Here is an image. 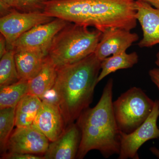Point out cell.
I'll return each mask as SVG.
<instances>
[{
  "label": "cell",
  "instance_id": "cell-26",
  "mask_svg": "<svg viewBox=\"0 0 159 159\" xmlns=\"http://www.w3.org/2000/svg\"><path fill=\"white\" fill-rule=\"evenodd\" d=\"M7 43L6 39L1 34L0 37V58L6 54L7 51Z\"/></svg>",
  "mask_w": 159,
  "mask_h": 159
},
{
  "label": "cell",
  "instance_id": "cell-5",
  "mask_svg": "<svg viewBox=\"0 0 159 159\" xmlns=\"http://www.w3.org/2000/svg\"><path fill=\"white\" fill-rule=\"evenodd\" d=\"M155 101L140 88L133 87L113 102L114 115L122 132H132L147 119L153 109Z\"/></svg>",
  "mask_w": 159,
  "mask_h": 159
},
{
  "label": "cell",
  "instance_id": "cell-11",
  "mask_svg": "<svg viewBox=\"0 0 159 159\" xmlns=\"http://www.w3.org/2000/svg\"><path fill=\"white\" fill-rule=\"evenodd\" d=\"M135 4L136 17L143 32L138 45L144 48L159 44V9L144 0H136Z\"/></svg>",
  "mask_w": 159,
  "mask_h": 159
},
{
  "label": "cell",
  "instance_id": "cell-29",
  "mask_svg": "<svg viewBox=\"0 0 159 159\" xmlns=\"http://www.w3.org/2000/svg\"><path fill=\"white\" fill-rule=\"evenodd\" d=\"M156 57L157 59L155 61V63L158 66H159V51L157 54Z\"/></svg>",
  "mask_w": 159,
  "mask_h": 159
},
{
  "label": "cell",
  "instance_id": "cell-8",
  "mask_svg": "<svg viewBox=\"0 0 159 159\" xmlns=\"http://www.w3.org/2000/svg\"><path fill=\"white\" fill-rule=\"evenodd\" d=\"M49 142L47 137L33 124L16 127L11 134L3 153H27L43 156L48 148Z\"/></svg>",
  "mask_w": 159,
  "mask_h": 159
},
{
  "label": "cell",
  "instance_id": "cell-10",
  "mask_svg": "<svg viewBox=\"0 0 159 159\" xmlns=\"http://www.w3.org/2000/svg\"><path fill=\"white\" fill-rule=\"evenodd\" d=\"M139 39L137 33L117 28H109L102 31L101 38L94 54L102 61L106 57L126 52Z\"/></svg>",
  "mask_w": 159,
  "mask_h": 159
},
{
  "label": "cell",
  "instance_id": "cell-17",
  "mask_svg": "<svg viewBox=\"0 0 159 159\" xmlns=\"http://www.w3.org/2000/svg\"><path fill=\"white\" fill-rule=\"evenodd\" d=\"M139 61V55L136 52H122L106 57L101 61V70L98 78L100 82L103 78L118 70L133 67Z\"/></svg>",
  "mask_w": 159,
  "mask_h": 159
},
{
  "label": "cell",
  "instance_id": "cell-24",
  "mask_svg": "<svg viewBox=\"0 0 159 159\" xmlns=\"http://www.w3.org/2000/svg\"><path fill=\"white\" fill-rule=\"evenodd\" d=\"M41 99L42 101L53 103L59 106V99L54 87L47 91Z\"/></svg>",
  "mask_w": 159,
  "mask_h": 159
},
{
  "label": "cell",
  "instance_id": "cell-3",
  "mask_svg": "<svg viewBox=\"0 0 159 159\" xmlns=\"http://www.w3.org/2000/svg\"><path fill=\"white\" fill-rule=\"evenodd\" d=\"M113 89V80L110 78L97 105L86 109L77 119L81 139L77 159H83L92 150L99 151L105 158L119 154L121 131L114 115Z\"/></svg>",
  "mask_w": 159,
  "mask_h": 159
},
{
  "label": "cell",
  "instance_id": "cell-13",
  "mask_svg": "<svg viewBox=\"0 0 159 159\" xmlns=\"http://www.w3.org/2000/svg\"><path fill=\"white\" fill-rule=\"evenodd\" d=\"M33 125L51 142L58 139L67 127L59 106L44 101H42Z\"/></svg>",
  "mask_w": 159,
  "mask_h": 159
},
{
  "label": "cell",
  "instance_id": "cell-16",
  "mask_svg": "<svg viewBox=\"0 0 159 159\" xmlns=\"http://www.w3.org/2000/svg\"><path fill=\"white\" fill-rule=\"evenodd\" d=\"M42 103V101L38 97L26 94L16 107V126L20 127L32 125Z\"/></svg>",
  "mask_w": 159,
  "mask_h": 159
},
{
  "label": "cell",
  "instance_id": "cell-25",
  "mask_svg": "<svg viewBox=\"0 0 159 159\" xmlns=\"http://www.w3.org/2000/svg\"><path fill=\"white\" fill-rule=\"evenodd\" d=\"M148 74L151 80L154 84H155L159 90V68H155L151 69L148 72Z\"/></svg>",
  "mask_w": 159,
  "mask_h": 159
},
{
  "label": "cell",
  "instance_id": "cell-19",
  "mask_svg": "<svg viewBox=\"0 0 159 159\" xmlns=\"http://www.w3.org/2000/svg\"><path fill=\"white\" fill-rule=\"evenodd\" d=\"M13 49L7 50L0 60V87L17 82L20 80L15 60Z\"/></svg>",
  "mask_w": 159,
  "mask_h": 159
},
{
  "label": "cell",
  "instance_id": "cell-15",
  "mask_svg": "<svg viewBox=\"0 0 159 159\" xmlns=\"http://www.w3.org/2000/svg\"><path fill=\"white\" fill-rule=\"evenodd\" d=\"M57 74V67L47 55L38 74L29 80V93L41 99L44 94L54 86Z\"/></svg>",
  "mask_w": 159,
  "mask_h": 159
},
{
  "label": "cell",
  "instance_id": "cell-23",
  "mask_svg": "<svg viewBox=\"0 0 159 159\" xmlns=\"http://www.w3.org/2000/svg\"><path fill=\"white\" fill-rule=\"evenodd\" d=\"M16 6V0H0V11L1 16L9 14Z\"/></svg>",
  "mask_w": 159,
  "mask_h": 159
},
{
  "label": "cell",
  "instance_id": "cell-2",
  "mask_svg": "<svg viewBox=\"0 0 159 159\" xmlns=\"http://www.w3.org/2000/svg\"><path fill=\"white\" fill-rule=\"evenodd\" d=\"M101 63L93 53L77 62L57 67L54 87L66 126L77 120L93 101Z\"/></svg>",
  "mask_w": 159,
  "mask_h": 159
},
{
  "label": "cell",
  "instance_id": "cell-7",
  "mask_svg": "<svg viewBox=\"0 0 159 159\" xmlns=\"http://www.w3.org/2000/svg\"><path fill=\"white\" fill-rule=\"evenodd\" d=\"M54 19L43 11L22 12L16 9L1 17L0 31L6 39L7 50L12 49L16 41L33 27Z\"/></svg>",
  "mask_w": 159,
  "mask_h": 159
},
{
  "label": "cell",
  "instance_id": "cell-27",
  "mask_svg": "<svg viewBox=\"0 0 159 159\" xmlns=\"http://www.w3.org/2000/svg\"><path fill=\"white\" fill-rule=\"evenodd\" d=\"M153 6L155 8L159 9V0H144Z\"/></svg>",
  "mask_w": 159,
  "mask_h": 159
},
{
  "label": "cell",
  "instance_id": "cell-6",
  "mask_svg": "<svg viewBox=\"0 0 159 159\" xmlns=\"http://www.w3.org/2000/svg\"><path fill=\"white\" fill-rule=\"evenodd\" d=\"M159 116V101H155L153 109L147 119L130 133L121 132L119 159H139L138 151L149 140L159 139L157 122Z\"/></svg>",
  "mask_w": 159,
  "mask_h": 159
},
{
  "label": "cell",
  "instance_id": "cell-28",
  "mask_svg": "<svg viewBox=\"0 0 159 159\" xmlns=\"http://www.w3.org/2000/svg\"><path fill=\"white\" fill-rule=\"evenodd\" d=\"M152 153L159 158V149L155 147H152L150 148Z\"/></svg>",
  "mask_w": 159,
  "mask_h": 159
},
{
  "label": "cell",
  "instance_id": "cell-9",
  "mask_svg": "<svg viewBox=\"0 0 159 159\" xmlns=\"http://www.w3.org/2000/svg\"><path fill=\"white\" fill-rule=\"evenodd\" d=\"M69 23L65 20L55 18L49 22L35 26L16 41L12 49H34L48 51L54 37Z\"/></svg>",
  "mask_w": 159,
  "mask_h": 159
},
{
  "label": "cell",
  "instance_id": "cell-18",
  "mask_svg": "<svg viewBox=\"0 0 159 159\" xmlns=\"http://www.w3.org/2000/svg\"><path fill=\"white\" fill-rule=\"evenodd\" d=\"M29 92V80L20 79L10 85L0 87V109L16 107Z\"/></svg>",
  "mask_w": 159,
  "mask_h": 159
},
{
  "label": "cell",
  "instance_id": "cell-12",
  "mask_svg": "<svg viewBox=\"0 0 159 159\" xmlns=\"http://www.w3.org/2000/svg\"><path fill=\"white\" fill-rule=\"evenodd\" d=\"M81 139V131L77 123L70 124L58 139L50 143L44 154V159L77 158Z\"/></svg>",
  "mask_w": 159,
  "mask_h": 159
},
{
  "label": "cell",
  "instance_id": "cell-1",
  "mask_svg": "<svg viewBox=\"0 0 159 159\" xmlns=\"http://www.w3.org/2000/svg\"><path fill=\"white\" fill-rule=\"evenodd\" d=\"M136 0H47L43 11L102 31L109 28L131 31L136 27Z\"/></svg>",
  "mask_w": 159,
  "mask_h": 159
},
{
  "label": "cell",
  "instance_id": "cell-21",
  "mask_svg": "<svg viewBox=\"0 0 159 159\" xmlns=\"http://www.w3.org/2000/svg\"><path fill=\"white\" fill-rule=\"evenodd\" d=\"M47 0H16V10L22 12L43 11Z\"/></svg>",
  "mask_w": 159,
  "mask_h": 159
},
{
  "label": "cell",
  "instance_id": "cell-20",
  "mask_svg": "<svg viewBox=\"0 0 159 159\" xmlns=\"http://www.w3.org/2000/svg\"><path fill=\"white\" fill-rule=\"evenodd\" d=\"M16 107L0 109V149L1 154L6 150L7 143L15 125Z\"/></svg>",
  "mask_w": 159,
  "mask_h": 159
},
{
  "label": "cell",
  "instance_id": "cell-22",
  "mask_svg": "<svg viewBox=\"0 0 159 159\" xmlns=\"http://www.w3.org/2000/svg\"><path fill=\"white\" fill-rule=\"evenodd\" d=\"M1 159H44L43 156L27 153H8L1 154Z\"/></svg>",
  "mask_w": 159,
  "mask_h": 159
},
{
  "label": "cell",
  "instance_id": "cell-4",
  "mask_svg": "<svg viewBox=\"0 0 159 159\" xmlns=\"http://www.w3.org/2000/svg\"><path fill=\"white\" fill-rule=\"evenodd\" d=\"M102 31L70 22L54 37L48 55L57 67L74 63L95 53Z\"/></svg>",
  "mask_w": 159,
  "mask_h": 159
},
{
  "label": "cell",
  "instance_id": "cell-14",
  "mask_svg": "<svg viewBox=\"0 0 159 159\" xmlns=\"http://www.w3.org/2000/svg\"><path fill=\"white\" fill-rule=\"evenodd\" d=\"M14 50L15 60L20 79L30 80L40 70L48 55V51L27 49Z\"/></svg>",
  "mask_w": 159,
  "mask_h": 159
}]
</instances>
